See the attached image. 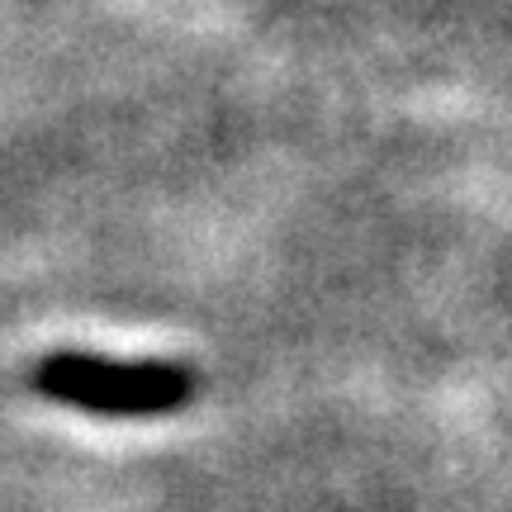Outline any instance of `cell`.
Returning <instances> with one entry per match:
<instances>
[{
	"label": "cell",
	"mask_w": 512,
	"mask_h": 512,
	"mask_svg": "<svg viewBox=\"0 0 512 512\" xmlns=\"http://www.w3.org/2000/svg\"><path fill=\"white\" fill-rule=\"evenodd\" d=\"M29 384L48 403L91 418H171L200 389L181 361H110L95 351H48Z\"/></svg>",
	"instance_id": "1"
}]
</instances>
